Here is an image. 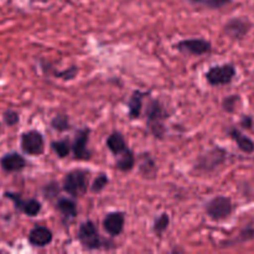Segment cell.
Segmentation results:
<instances>
[{"label": "cell", "mask_w": 254, "mask_h": 254, "mask_svg": "<svg viewBox=\"0 0 254 254\" xmlns=\"http://www.w3.org/2000/svg\"><path fill=\"white\" fill-rule=\"evenodd\" d=\"M0 130H1V124H0Z\"/></svg>", "instance_id": "cell-30"}, {"label": "cell", "mask_w": 254, "mask_h": 254, "mask_svg": "<svg viewBox=\"0 0 254 254\" xmlns=\"http://www.w3.org/2000/svg\"><path fill=\"white\" fill-rule=\"evenodd\" d=\"M62 185L64 190L73 197L84 195L88 189V173L79 169L69 171L64 176Z\"/></svg>", "instance_id": "cell-2"}, {"label": "cell", "mask_w": 254, "mask_h": 254, "mask_svg": "<svg viewBox=\"0 0 254 254\" xmlns=\"http://www.w3.org/2000/svg\"><path fill=\"white\" fill-rule=\"evenodd\" d=\"M77 237L81 245L87 250H99V248L107 247L92 221H86L79 226Z\"/></svg>", "instance_id": "cell-3"}, {"label": "cell", "mask_w": 254, "mask_h": 254, "mask_svg": "<svg viewBox=\"0 0 254 254\" xmlns=\"http://www.w3.org/2000/svg\"><path fill=\"white\" fill-rule=\"evenodd\" d=\"M2 118H4V122L6 126L12 127V126H16L20 121V117L16 112L14 111H5L4 114H2Z\"/></svg>", "instance_id": "cell-25"}, {"label": "cell", "mask_w": 254, "mask_h": 254, "mask_svg": "<svg viewBox=\"0 0 254 254\" xmlns=\"http://www.w3.org/2000/svg\"><path fill=\"white\" fill-rule=\"evenodd\" d=\"M51 126L52 128L56 129L59 131H64L69 129V121L68 117L64 116V114H60V116H56L54 119L51 121Z\"/></svg>", "instance_id": "cell-22"}, {"label": "cell", "mask_w": 254, "mask_h": 254, "mask_svg": "<svg viewBox=\"0 0 254 254\" xmlns=\"http://www.w3.org/2000/svg\"><path fill=\"white\" fill-rule=\"evenodd\" d=\"M225 150H222L220 148L213 149V150L208 151L207 154L201 156L200 160L196 164V169L202 171H212L213 169H216L220 164H222L225 161Z\"/></svg>", "instance_id": "cell-9"}, {"label": "cell", "mask_w": 254, "mask_h": 254, "mask_svg": "<svg viewBox=\"0 0 254 254\" xmlns=\"http://www.w3.org/2000/svg\"><path fill=\"white\" fill-rule=\"evenodd\" d=\"M228 134H230L231 138H232L233 140L237 143L238 148H240L241 150L245 151V153H247V154L253 153V151H254V143H253L252 139H250L248 136L243 135V134L236 128L230 129V133H228Z\"/></svg>", "instance_id": "cell-16"}, {"label": "cell", "mask_w": 254, "mask_h": 254, "mask_svg": "<svg viewBox=\"0 0 254 254\" xmlns=\"http://www.w3.org/2000/svg\"><path fill=\"white\" fill-rule=\"evenodd\" d=\"M107 146H108L109 150L116 156L121 155L122 153H124L128 149L127 148L126 139L123 138V135L121 133H117V131H114V133H112L108 136V139H107Z\"/></svg>", "instance_id": "cell-15"}, {"label": "cell", "mask_w": 254, "mask_h": 254, "mask_svg": "<svg viewBox=\"0 0 254 254\" xmlns=\"http://www.w3.org/2000/svg\"><path fill=\"white\" fill-rule=\"evenodd\" d=\"M189 1L195 2V4H203V1H205V0H189Z\"/></svg>", "instance_id": "cell-29"}, {"label": "cell", "mask_w": 254, "mask_h": 254, "mask_svg": "<svg viewBox=\"0 0 254 254\" xmlns=\"http://www.w3.org/2000/svg\"><path fill=\"white\" fill-rule=\"evenodd\" d=\"M4 196L14 202L15 207H16L17 210L24 212L25 215L30 216V217H35V216L39 215V212L41 211V203L37 200H35V198L24 200V198H21V196L14 192H5Z\"/></svg>", "instance_id": "cell-7"}, {"label": "cell", "mask_w": 254, "mask_h": 254, "mask_svg": "<svg viewBox=\"0 0 254 254\" xmlns=\"http://www.w3.org/2000/svg\"><path fill=\"white\" fill-rule=\"evenodd\" d=\"M108 178H107L104 174H101V175L98 176V178L96 179V180L93 181V184H92L91 186V191L92 192H101L102 190H103L104 188L107 186V184H108Z\"/></svg>", "instance_id": "cell-23"}, {"label": "cell", "mask_w": 254, "mask_h": 254, "mask_svg": "<svg viewBox=\"0 0 254 254\" xmlns=\"http://www.w3.org/2000/svg\"><path fill=\"white\" fill-rule=\"evenodd\" d=\"M168 114L164 111L161 104L159 101L153 99L149 102L148 108H146V123H148V128L154 136L156 138H163L165 134V127H164V121L166 119Z\"/></svg>", "instance_id": "cell-1"}, {"label": "cell", "mask_w": 254, "mask_h": 254, "mask_svg": "<svg viewBox=\"0 0 254 254\" xmlns=\"http://www.w3.org/2000/svg\"><path fill=\"white\" fill-rule=\"evenodd\" d=\"M52 232L47 227L44 226H36L32 228L29 233V242L30 245L35 247H46L52 242Z\"/></svg>", "instance_id": "cell-13"}, {"label": "cell", "mask_w": 254, "mask_h": 254, "mask_svg": "<svg viewBox=\"0 0 254 254\" xmlns=\"http://www.w3.org/2000/svg\"><path fill=\"white\" fill-rule=\"evenodd\" d=\"M236 76V67L231 64L211 67L206 73V79L212 86H222L232 82Z\"/></svg>", "instance_id": "cell-5"}, {"label": "cell", "mask_w": 254, "mask_h": 254, "mask_svg": "<svg viewBox=\"0 0 254 254\" xmlns=\"http://www.w3.org/2000/svg\"><path fill=\"white\" fill-rule=\"evenodd\" d=\"M20 145L22 151L29 155H41L45 150L44 136L37 130H29L21 134Z\"/></svg>", "instance_id": "cell-6"}, {"label": "cell", "mask_w": 254, "mask_h": 254, "mask_svg": "<svg viewBox=\"0 0 254 254\" xmlns=\"http://www.w3.org/2000/svg\"><path fill=\"white\" fill-rule=\"evenodd\" d=\"M228 2H231V0H205L203 4L206 6L211 7V9H218V7H222L225 5H227Z\"/></svg>", "instance_id": "cell-26"}, {"label": "cell", "mask_w": 254, "mask_h": 254, "mask_svg": "<svg viewBox=\"0 0 254 254\" xmlns=\"http://www.w3.org/2000/svg\"><path fill=\"white\" fill-rule=\"evenodd\" d=\"M145 96V93H141V92L135 91L131 97L129 98L128 102V108H129V117L131 119H135L140 117L141 108H143V98Z\"/></svg>", "instance_id": "cell-17"}, {"label": "cell", "mask_w": 254, "mask_h": 254, "mask_svg": "<svg viewBox=\"0 0 254 254\" xmlns=\"http://www.w3.org/2000/svg\"><path fill=\"white\" fill-rule=\"evenodd\" d=\"M237 102H240V96H237V94H232V96L227 97V98L223 99V103H222L223 109H225L226 112L232 113V112H235L236 106H237Z\"/></svg>", "instance_id": "cell-24"}, {"label": "cell", "mask_w": 254, "mask_h": 254, "mask_svg": "<svg viewBox=\"0 0 254 254\" xmlns=\"http://www.w3.org/2000/svg\"><path fill=\"white\" fill-rule=\"evenodd\" d=\"M103 227L106 232L111 236L121 235L124 228V213L111 212L106 216L103 221Z\"/></svg>", "instance_id": "cell-14"}, {"label": "cell", "mask_w": 254, "mask_h": 254, "mask_svg": "<svg viewBox=\"0 0 254 254\" xmlns=\"http://www.w3.org/2000/svg\"><path fill=\"white\" fill-rule=\"evenodd\" d=\"M176 47L183 54L201 56L211 51V42L203 39H189L179 42Z\"/></svg>", "instance_id": "cell-8"}, {"label": "cell", "mask_w": 254, "mask_h": 254, "mask_svg": "<svg viewBox=\"0 0 254 254\" xmlns=\"http://www.w3.org/2000/svg\"><path fill=\"white\" fill-rule=\"evenodd\" d=\"M89 139V129L83 128L77 131V135L72 144V150H73L74 159L78 160H87L91 158V151L87 149V143Z\"/></svg>", "instance_id": "cell-10"}, {"label": "cell", "mask_w": 254, "mask_h": 254, "mask_svg": "<svg viewBox=\"0 0 254 254\" xmlns=\"http://www.w3.org/2000/svg\"><path fill=\"white\" fill-rule=\"evenodd\" d=\"M76 73H77V68L73 66V67H71L69 69H67V71L60 72L59 76L57 77H64V79H71V78H74Z\"/></svg>", "instance_id": "cell-27"}, {"label": "cell", "mask_w": 254, "mask_h": 254, "mask_svg": "<svg viewBox=\"0 0 254 254\" xmlns=\"http://www.w3.org/2000/svg\"><path fill=\"white\" fill-rule=\"evenodd\" d=\"M251 26L252 25L247 20L241 19V17H233V19H231L225 25V31L232 39L241 40L248 34V31L251 30Z\"/></svg>", "instance_id": "cell-11"}, {"label": "cell", "mask_w": 254, "mask_h": 254, "mask_svg": "<svg viewBox=\"0 0 254 254\" xmlns=\"http://www.w3.org/2000/svg\"><path fill=\"white\" fill-rule=\"evenodd\" d=\"M232 210V201H231L230 197H226V196H217L206 205V213L213 221L226 220L231 216Z\"/></svg>", "instance_id": "cell-4"}, {"label": "cell", "mask_w": 254, "mask_h": 254, "mask_svg": "<svg viewBox=\"0 0 254 254\" xmlns=\"http://www.w3.org/2000/svg\"><path fill=\"white\" fill-rule=\"evenodd\" d=\"M51 148L57 154V156H60V158H66L69 154V150H71L72 146L68 139H64V140L54 141L51 144Z\"/></svg>", "instance_id": "cell-20"}, {"label": "cell", "mask_w": 254, "mask_h": 254, "mask_svg": "<svg viewBox=\"0 0 254 254\" xmlns=\"http://www.w3.org/2000/svg\"><path fill=\"white\" fill-rule=\"evenodd\" d=\"M252 124H253L252 117L245 116L242 119H241V126H242L243 128L251 129V128H252Z\"/></svg>", "instance_id": "cell-28"}, {"label": "cell", "mask_w": 254, "mask_h": 254, "mask_svg": "<svg viewBox=\"0 0 254 254\" xmlns=\"http://www.w3.org/2000/svg\"><path fill=\"white\" fill-rule=\"evenodd\" d=\"M169 222H170V217H169L168 213H161L158 218H155L154 221V232L158 236H161V233H164L168 228Z\"/></svg>", "instance_id": "cell-21"}, {"label": "cell", "mask_w": 254, "mask_h": 254, "mask_svg": "<svg viewBox=\"0 0 254 254\" xmlns=\"http://www.w3.org/2000/svg\"><path fill=\"white\" fill-rule=\"evenodd\" d=\"M57 208H59L60 212L62 215H64L66 217H76L77 215V206L76 202L69 198L61 197L57 201Z\"/></svg>", "instance_id": "cell-19"}, {"label": "cell", "mask_w": 254, "mask_h": 254, "mask_svg": "<svg viewBox=\"0 0 254 254\" xmlns=\"http://www.w3.org/2000/svg\"><path fill=\"white\" fill-rule=\"evenodd\" d=\"M134 164H135V158H134L133 151L127 149L124 153L118 155L116 166L121 171H129L134 168Z\"/></svg>", "instance_id": "cell-18"}, {"label": "cell", "mask_w": 254, "mask_h": 254, "mask_svg": "<svg viewBox=\"0 0 254 254\" xmlns=\"http://www.w3.org/2000/svg\"><path fill=\"white\" fill-rule=\"evenodd\" d=\"M26 160L19 153H9L0 159V168L6 173H17L25 169Z\"/></svg>", "instance_id": "cell-12"}]
</instances>
